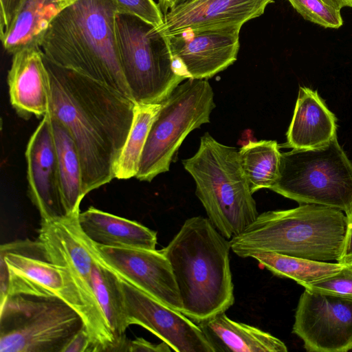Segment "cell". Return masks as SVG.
<instances>
[{
    "instance_id": "cell-17",
    "label": "cell",
    "mask_w": 352,
    "mask_h": 352,
    "mask_svg": "<svg viewBox=\"0 0 352 352\" xmlns=\"http://www.w3.org/2000/svg\"><path fill=\"white\" fill-rule=\"evenodd\" d=\"M274 0H192L172 8L157 29L164 35L187 29L200 30L242 26L262 15Z\"/></svg>"
},
{
    "instance_id": "cell-19",
    "label": "cell",
    "mask_w": 352,
    "mask_h": 352,
    "mask_svg": "<svg viewBox=\"0 0 352 352\" xmlns=\"http://www.w3.org/2000/svg\"><path fill=\"white\" fill-rule=\"evenodd\" d=\"M336 131V118L318 92L300 87L287 132V146L293 149L321 147L337 137Z\"/></svg>"
},
{
    "instance_id": "cell-29",
    "label": "cell",
    "mask_w": 352,
    "mask_h": 352,
    "mask_svg": "<svg viewBox=\"0 0 352 352\" xmlns=\"http://www.w3.org/2000/svg\"><path fill=\"white\" fill-rule=\"evenodd\" d=\"M302 286L310 291L352 300V265H344L338 273Z\"/></svg>"
},
{
    "instance_id": "cell-23",
    "label": "cell",
    "mask_w": 352,
    "mask_h": 352,
    "mask_svg": "<svg viewBox=\"0 0 352 352\" xmlns=\"http://www.w3.org/2000/svg\"><path fill=\"white\" fill-rule=\"evenodd\" d=\"M50 116L57 152L64 208L67 214L78 212L80 204L85 196L78 150L67 128L56 118Z\"/></svg>"
},
{
    "instance_id": "cell-3",
    "label": "cell",
    "mask_w": 352,
    "mask_h": 352,
    "mask_svg": "<svg viewBox=\"0 0 352 352\" xmlns=\"http://www.w3.org/2000/svg\"><path fill=\"white\" fill-rule=\"evenodd\" d=\"M230 250V241L201 216L186 219L161 250L175 275L182 313L197 324L234 302Z\"/></svg>"
},
{
    "instance_id": "cell-5",
    "label": "cell",
    "mask_w": 352,
    "mask_h": 352,
    "mask_svg": "<svg viewBox=\"0 0 352 352\" xmlns=\"http://www.w3.org/2000/svg\"><path fill=\"white\" fill-rule=\"evenodd\" d=\"M182 164L195 182V194L208 219L223 236H237L256 220L259 214L237 148L206 132L197 153Z\"/></svg>"
},
{
    "instance_id": "cell-39",
    "label": "cell",
    "mask_w": 352,
    "mask_h": 352,
    "mask_svg": "<svg viewBox=\"0 0 352 352\" xmlns=\"http://www.w3.org/2000/svg\"><path fill=\"white\" fill-rule=\"evenodd\" d=\"M348 264H351V265H352V262H351V263H348Z\"/></svg>"
},
{
    "instance_id": "cell-18",
    "label": "cell",
    "mask_w": 352,
    "mask_h": 352,
    "mask_svg": "<svg viewBox=\"0 0 352 352\" xmlns=\"http://www.w3.org/2000/svg\"><path fill=\"white\" fill-rule=\"evenodd\" d=\"M8 85L10 103L21 117H44L48 113L50 80L39 47L25 48L12 54Z\"/></svg>"
},
{
    "instance_id": "cell-21",
    "label": "cell",
    "mask_w": 352,
    "mask_h": 352,
    "mask_svg": "<svg viewBox=\"0 0 352 352\" xmlns=\"http://www.w3.org/2000/svg\"><path fill=\"white\" fill-rule=\"evenodd\" d=\"M214 352H287L285 344L257 327L235 322L225 312L199 323Z\"/></svg>"
},
{
    "instance_id": "cell-9",
    "label": "cell",
    "mask_w": 352,
    "mask_h": 352,
    "mask_svg": "<svg viewBox=\"0 0 352 352\" xmlns=\"http://www.w3.org/2000/svg\"><path fill=\"white\" fill-rule=\"evenodd\" d=\"M84 327L59 298L9 296L0 305V352H62Z\"/></svg>"
},
{
    "instance_id": "cell-20",
    "label": "cell",
    "mask_w": 352,
    "mask_h": 352,
    "mask_svg": "<svg viewBox=\"0 0 352 352\" xmlns=\"http://www.w3.org/2000/svg\"><path fill=\"white\" fill-rule=\"evenodd\" d=\"M78 221L84 234L97 245L156 250L157 232L137 221L93 206L80 212Z\"/></svg>"
},
{
    "instance_id": "cell-37",
    "label": "cell",
    "mask_w": 352,
    "mask_h": 352,
    "mask_svg": "<svg viewBox=\"0 0 352 352\" xmlns=\"http://www.w3.org/2000/svg\"><path fill=\"white\" fill-rule=\"evenodd\" d=\"M78 0H58L57 5L58 11L60 12L63 8L67 7L68 6L71 5L72 3L77 1Z\"/></svg>"
},
{
    "instance_id": "cell-34",
    "label": "cell",
    "mask_w": 352,
    "mask_h": 352,
    "mask_svg": "<svg viewBox=\"0 0 352 352\" xmlns=\"http://www.w3.org/2000/svg\"><path fill=\"white\" fill-rule=\"evenodd\" d=\"M347 226L344 242L343 251L339 263L346 265L352 262V211L346 216Z\"/></svg>"
},
{
    "instance_id": "cell-36",
    "label": "cell",
    "mask_w": 352,
    "mask_h": 352,
    "mask_svg": "<svg viewBox=\"0 0 352 352\" xmlns=\"http://www.w3.org/2000/svg\"><path fill=\"white\" fill-rule=\"evenodd\" d=\"M175 1L176 0H159V6L165 14L174 6Z\"/></svg>"
},
{
    "instance_id": "cell-26",
    "label": "cell",
    "mask_w": 352,
    "mask_h": 352,
    "mask_svg": "<svg viewBox=\"0 0 352 352\" xmlns=\"http://www.w3.org/2000/svg\"><path fill=\"white\" fill-rule=\"evenodd\" d=\"M241 167L252 193L273 186L278 177L281 153L275 140H250L239 150Z\"/></svg>"
},
{
    "instance_id": "cell-15",
    "label": "cell",
    "mask_w": 352,
    "mask_h": 352,
    "mask_svg": "<svg viewBox=\"0 0 352 352\" xmlns=\"http://www.w3.org/2000/svg\"><path fill=\"white\" fill-rule=\"evenodd\" d=\"M241 28L187 29L166 36L172 56L188 79H208L236 61Z\"/></svg>"
},
{
    "instance_id": "cell-31",
    "label": "cell",
    "mask_w": 352,
    "mask_h": 352,
    "mask_svg": "<svg viewBox=\"0 0 352 352\" xmlns=\"http://www.w3.org/2000/svg\"><path fill=\"white\" fill-rule=\"evenodd\" d=\"M23 0H0V37L10 28Z\"/></svg>"
},
{
    "instance_id": "cell-30",
    "label": "cell",
    "mask_w": 352,
    "mask_h": 352,
    "mask_svg": "<svg viewBox=\"0 0 352 352\" xmlns=\"http://www.w3.org/2000/svg\"><path fill=\"white\" fill-rule=\"evenodd\" d=\"M118 14L136 16L156 28L164 24V14L153 0H113Z\"/></svg>"
},
{
    "instance_id": "cell-6",
    "label": "cell",
    "mask_w": 352,
    "mask_h": 352,
    "mask_svg": "<svg viewBox=\"0 0 352 352\" xmlns=\"http://www.w3.org/2000/svg\"><path fill=\"white\" fill-rule=\"evenodd\" d=\"M0 257L8 267V296L26 295L62 300L82 317L91 339L92 352L116 351L117 342L113 333L94 316L71 273L49 261L38 240L2 244Z\"/></svg>"
},
{
    "instance_id": "cell-8",
    "label": "cell",
    "mask_w": 352,
    "mask_h": 352,
    "mask_svg": "<svg viewBox=\"0 0 352 352\" xmlns=\"http://www.w3.org/2000/svg\"><path fill=\"white\" fill-rule=\"evenodd\" d=\"M123 74L137 104H161L184 80L173 64L168 38L133 15L117 14Z\"/></svg>"
},
{
    "instance_id": "cell-13",
    "label": "cell",
    "mask_w": 352,
    "mask_h": 352,
    "mask_svg": "<svg viewBox=\"0 0 352 352\" xmlns=\"http://www.w3.org/2000/svg\"><path fill=\"white\" fill-rule=\"evenodd\" d=\"M120 279L129 326L145 328L176 352H214L197 324L180 311Z\"/></svg>"
},
{
    "instance_id": "cell-11",
    "label": "cell",
    "mask_w": 352,
    "mask_h": 352,
    "mask_svg": "<svg viewBox=\"0 0 352 352\" xmlns=\"http://www.w3.org/2000/svg\"><path fill=\"white\" fill-rule=\"evenodd\" d=\"M293 333L309 352L352 350V300L305 289L296 307Z\"/></svg>"
},
{
    "instance_id": "cell-28",
    "label": "cell",
    "mask_w": 352,
    "mask_h": 352,
    "mask_svg": "<svg viewBox=\"0 0 352 352\" xmlns=\"http://www.w3.org/2000/svg\"><path fill=\"white\" fill-rule=\"evenodd\" d=\"M292 7L306 20L324 28H339L343 24L340 10L322 0H288Z\"/></svg>"
},
{
    "instance_id": "cell-4",
    "label": "cell",
    "mask_w": 352,
    "mask_h": 352,
    "mask_svg": "<svg viewBox=\"0 0 352 352\" xmlns=\"http://www.w3.org/2000/svg\"><path fill=\"white\" fill-rule=\"evenodd\" d=\"M347 217L331 207L305 204L259 214L241 234L230 239L241 258L271 252L309 260L338 262L342 256Z\"/></svg>"
},
{
    "instance_id": "cell-22",
    "label": "cell",
    "mask_w": 352,
    "mask_h": 352,
    "mask_svg": "<svg viewBox=\"0 0 352 352\" xmlns=\"http://www.w3.org/2000/svg\"><path fill=\"white\" fill-rule=\"evenodd\" d=\"M58 0H23L10 28L0 37L10 54L39 47L50 21L59 12Z\"/></svg>"
},
{
    "instance_id": "cell-33",
    "label": "cell",
    "mask_w": 352,
    "mask_h": 352,
    "mask_svg": "<svg viewBox=\"0 0 352 352\" xmlns=\"http://www.w3.org/2000/svg\"><path fill=\"white\" fill-rule=\"evenodd\" d=\"M62 352H92L91 339L85 327L72 337Z\"/></svg>"
},
{
    "instance_id": "cell-14",
    "label": "cell",
    "mask_w": 352,
    "mask_h": 352,
    "mask_svg": "<svg viewBox=\"0 0 352 352\" xmlns=\"http://www.w3.org/2000/svg\"><path fill=\"white\" fill-rule=\"evenodd\" d=\"M94 245L100 260L120 278L182 312L175 275L161 250Z\"/></svg>"
},
{
    "instance_id": "cell-35",
    "label": "cell",
    "mask_w": 352,
    "mask_h": 352,
    "mask_svg": "<svg viewBox=\"0 0 352 352\" xmlns=\"http://www.w3.org/2000/svg\"><path fill=\"white\" fill-rule=\"evenodd\" d=\"M336 10H341L345 7L352 8V0H322Z\"/></svg>"
},
{
    "instance_id": "cell-1",
    "label": "cell",
    "mask_w": 352,
    "mask_h": 352,
    "mask_svg": "<svg viewBox=\"0 0 352 352\" xmlns=\"http://www.w3.org/2000/svg\"><path fill=\"white\" fill-rule=\"evenodd\" d=\"M44 56V54H43ZM50 116L70 132L78 150L85 195L115 178L135 103L106 85L44 56Z\"/></svg>"
},
{
    "instance_id": "cell-12",
    "label": "cell",
    "mask_w": 352,
    "mask_h": 352,
    "mask_svg": "<svg viewBox=\"0 0 352 352\" xmlns=\"http://www.w3.org/2000/svg\"><path fill=\"white\" fill-rule=\"evenodd\" d=\"M79 213L41 221L37 240L49 261L69 270L94 316L110 329L92 288L91 272L96 254L94 243L80 226Z\"/></svg>"
},
{
    "instance_id": "cell-38",
    "label": "cell",
    "mask_w": 352,
    "mask_h": 352,
    "mask_svg": "<svg viewBox=\"0 0 352 352\" xmlns=\"http://www.w3.org/2000/svg\"><path fill=\"white\" fill-rule=\"evenodd\" d=\"M191 1H192V0H176L175 2L174 6L173 8L181 6L182 4L190 2Z\"/></svg>"
},
{
    "instance_id": "cell-25",
    "label": "cell",
    "mask_w": 352,
    "mask_h": 352,
    "mask_svg": "<svg viewBox=\"0 0 352 352\" xmlns=\"http://www.w3.org/2000/svg\"><path fill=\"white\" fill-rule=\"evenodd\" d=\"M248 257L256 260L274 275L291 278L300 285L333 276L344 265L264 251L252 252Z\"/></svg>"
},
{
    "instance_id": "cell-27",
    "label": "cell",
    "mask_w": 352,
    "mask_h": 352,
    "mask_svg": "<svg viewBox=\"0 0 352 352\" xmlns=\"http://www.w3.org/2000/svg\"><path fill=\"white\" fill-rule=\"evenodd\" d=\"M161 104H135L132 126L115 168V178L135 177L150 128Z\"/></svg>"
},
{
    "instance_id": "cell-2",
    "label": "cell",
    "mask_w": 352,
    "mask_h": 352,
    "mask_svg": "<svg viewBox=\"0 0 352 352\" xmlns=\"http://www.w3.org/2000/svg\"><path fill=\"white\" fill-rule=\"evenodd\" d=\"M117 14L113 0H78L53 18L39 47L52 62L132 100L120 62Z\"/></svg>"
},
{
    "instance_id": "cell-24",
    "label": "cell",
    "mask_w": 352,
    "mask_h": 352,
    "mask_svg": "<svg viewBox=\"0 0 352 352\" xmlns=\"http://www.w3.org/2000/svg\"><path fill=\"white\" fill-rule=\"evenodd\" d=\"M91 283L100 308L117 342L118 351H125L128 340L125 331L129 324L120 279L97 254L91 272Z\"/></svg>"
},
{
    "instance_id": "cell-32",
    "label": "cell",
    "mask_w": 352,
    "mask_h": 352,
    "mask_svg": "<svg viewBox=\"0 0 352 352\" xmlns=\"http://www.w3.org/2000/svg\"><path fill=\"white\" fill-rule=\"evenodd\" d=\"M172 349L165 342L160 344L151 343L143 338L127 340L125 351L127 352H170Z\"/></svg>"
},
{
    "instance_id": "cell-10",
    "label": "cell",
    "mask_w": 352,
    "mask_h": 352,
    "mask_svg": "<svg viewBox=\"0 0 352 352\" xmlns=\"http://www.w3.org/2000/svg\"><path fill=\"white\" fill-rule=\"evenodd\" d=\"M215 107L207 79L188 78L161 103L150 128L135 177L151 182L169 170L173 158L186 137L210 122Z\"/></svg>"
},
{
    "instance_id": "cell-7",
    "label": "cell",
    "mask_w": 352,
    "mask_h": 352,
    "mask_svg": "<svg viewBox=\"0 0 352 352\" xmlns=\"http://www.w3.org/2000/svg\"><path fill=\"white\" fill-rule=\"evenodd\" d=\"M270 190L300 204L352 211V162L337 137L325 146L282 153L279 175Z\"/></svg>"
},
{
    "instance_id": "cell-16",
    "label": "cell",
    "mask_w": 352,
    "mask_h": 352,
    "mask_svg": "<svg viewBox=\"0 0 352 352\" xmlns=\"http://www.w3.org/2000/svg\"><path fill=\"white\" fill-rule=\"evenodd\" d=\"M25 158L28 196L39 212L41 221L67 215L62 199L57 152L48 113L31 135Z\"/></svg>"
}]
</instances>
